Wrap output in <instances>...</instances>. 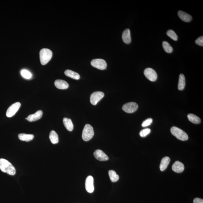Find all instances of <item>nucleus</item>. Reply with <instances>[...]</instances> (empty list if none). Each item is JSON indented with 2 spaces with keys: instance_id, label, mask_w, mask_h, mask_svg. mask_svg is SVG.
I'll list each match as a JSON object with an SVG mask.
<instances>
[{
  "instance_id": "4",
  "label": "nucleus",
  "mask_w": 203,
  "mask_h": 203,
  "mask_svg": "<svg viewBox=\"0 0 203 203\" xmlns=\"http://www.w3.org/2000/svg\"><path fill=\"white\" fill-rule=\"evenodd\" d=\"M94 135V130L92 126L89 124H86L84 128L82 133L83 140L85 141H89L92 138Z\"/></svg>"
},
{
  "instance_id": "25",
  "label": "nucleus",
  "mask_w": 203,
  "mask_h": 203,
  "mask_svg": "<svg viewBox=\"0 0 203 203\" xmlns=\"http://www.w3.org/2000/svg\"><path fill=\"white\" fill-rule=\"evenodd\" d=\"M162 47L165 52L167 53H171L173 52V49L170 44L166 41H164L162 44Z\"/></svg>"
},
{
  "instance_id": "28",
  "label": "nucleus",
  "mask_w": 203,
  "mask_h": 203,
  "mask_svg": "<svg viewBox=\"0 0 203 203\" xmlns=\"http://www.w3.org/2000/svg\"><path fill=\"white\" fill-rule=\"evenodd\" d=\"M151 130L149 128H146L140 132V135L142 138H144L150 133Z\"/></svg>"
},
{
  "instance_id": "18",
  "label": "nucleus",
  "mask_w": 203,
  "mask_h": 203,
  "mask_svg": "<svg viewBox=\"0 0 203 203\" xmlns=\"http://www.w3.org/2000/svg\"><path fill=\"white\" fill-rule=\"evenodd\" d=\"M18 138L21 141L28 142L33 139L34 135L32 134H26V133H20L18 135Z\"/></svg>"
},
{
  "instance_id": "16",
  "label": "nucleus",
  "mask_w": 203,
  "mask_h": 203,
  "mask_svg": "<svg viewBox=\"0 0 203 203\" xmlns=\"http://www.w3.org/2000/svg\"><path fill=\"white\" fill-rule=\"evenodd\" d=\"M55 85L57 88L60 89H66L69 87V84L66 81L61 80H56L55 82Z\"/></svg>"
},
{
  "instance_id": "13",
  "label": "nucleus",
  "mask_w": 203,
  "mask_h": 203,
  "mask_svg": "<svg viewBox=\"0 0 203 203\" xmlns=\"http://www.w3.org/2000/svg\"><path fill=\"white\" fill-rule=\"evenodd\" d=\"M172 169L174 172L177 173L182 172L184 170V164L179 161H176L173 164L172 166Z\"/></svg>"
},
{
  "instance_id": "2",
  "label": "nucleus",
  "mask_w": 203,
  "mask_h": 203,
  "mask_svg": "<svg viewBox=\"0 0 203 203\" xmlns=\"http://www.w3.org/2000/svg\"><path fill=\"white\" fill-rule=\"evenodd\" d=\"M52 51L50 49L46 48L41 49L40 52V58L41 65H46L52 58Z\"/></svg>"
},
{
  "instance_id": "17",
  "label": "nucleus",
  "mask_w": 203,
  "mask_h": 203,
  "mask_svg": "<svg viewBox=\"0 0 203 203\" xmlns=\"http://www.w3.org/2000/svg\"><path fill=\"white\" fill-rule=\"evenodd\" d=\"M171 159L168 157H164L161 161L160 166L161 171H164L167 169L170 163Z\"/></svg>"
},
{
  "instance_id": "14",
  "label": "nucleus",
  "mask_w": 203,
  "mask_h": 203,
  "mask_svg": "<svg viewBox=\"0 0 203 203\" xmlns=\"http://www.w3.org/2000/svg\"><path fill=\"white\" fill-rule=\"evenodd\" d=\"M178 13L179 17L183 21L186 22H189L192 19V17L191 15L182 11H179Z\"/></svg>"
},
{
  "instance_id": "23",
  "label": "nucleus",
  "mask_w": 203,
  "mask_h": 203,
  "mask_svg": "<svg viewBox=\"0 0 203 203\" xmlns=\"http://www.w3.org/2000/svg\"><path fill=\"white\" fill-rule=\"evenodd\" d=\"M187 117L188 119L192 123L196 124H198L201 123L200 118L196 115L193 114H189L188 115Z\"/></svg>"
},
{
  "instance_id": "12",
  "label": "nucleus",
  "mask_w": 203,
  "mask_h": 203,
  "mask_svg": "<svg viewBox=\"0 0 203 203\" xmlns=\"http://www.w3.org/2000/svg\"><path fill=\"white\" fill-rule=\"evenodd\" d=\"M42 115V111H38L34 114L29 115L27 118H26V119H27L30 122L36 121L41 118Z\"/></svg>"
},
{
  "instance_id": "3",
  "label": "nucleus",
  "mask_w": 203,
  "mask_h": 203,
  "mask_svg": "<svg viewBox=\"0 0 203 203\" xmlns=\"http://www.w3.org/2000/svg\"><path fill=\"white\" fill-rule=\"evenodd\" d=\"M172 134L178 139L181 141L188 140V135L186 132L179 128L175 127H172L171 130Z\"/></svg>"
},
{
  "instance_id": "27",
  "label": "nucleus",
  "mask_w": 203,
  "mask_h": 203,
  "mask_svg": "<svg viewBox=\"0 0 203 203\" xmlns=\"http://www.w3.org/2000/svg\"><path fill=\"white\" fill-rule=\"evenodd\" d=\"M21 74L23 78L27 79H30L31 78L32 76V75L31 72L25 69H23L21 71Z\"/></svg>"
},
{
  "instance_id": "9",
  "label": "nucleus",
  "mask_w": 203,
  "mask_h": 203,
  "mask_svg": "<svg viewBox=\"0 0 203 203\" xmlns=\"http://www.w3.org/2000/svg\"><path fill=\"white\" fill-rule=\"evenodd\" d=\"M104 96V93L101 91H96L93 93L90 96L91 103L93 105H96Z\"/></svg>"
},
{
  "instance_id": "31",
  "label": "nucleus",
  "mask_w": 203,
  "mask_h": 203,
  "mask_svg": "<svg viewBox=\"0 0 203 203\" xmlns=\"http://www.w3.org/2000/svg\"><path fill=\"white\" fill-rule=\"evenodd\" d=\"M193 203H203V200L199 198H195L194 199Z\"/></svg>"
},
{
  "instance_id": "7",
  "label": "nucleus",
  "mask_w": 203,
  "mask_h": 203,
  "mask_svg": "<svg viewBox=\"0 0 203 203\" xmlns=\"http://www.w3.org/2000/svg\"><path fill=\"white\" fill-rule=\"evenodd\" d=\"M144 74L146 78L151 81H156L158 77L156 72L151 68L146 69L144 70Z\"/></svg>"
},
{
  "instance_id": "5",
  "label": "nucleus",
  "mask_w": 203,
  "mask_h": 203,
  "mask_svg": "<svg viewBox=\"0 0 203 203\" xmlns=\"http://www.w3.org/2000/svg\"><path fill=\"white\" fill-rule=\"evenodd\" d=\"M91 64L92 66L99 70H105L107 67V64L105 60L102 59L93 60L91 61Z\"/></svg>"
},
{
  "instance_id": "26",
  "label": "nucleus",
  "mask_w": 203,
  "mask_h": 203,
  "mask_svg": "<svg viewBox=\"0 0 203 203\" xmlns=\"http://www.w3.org/2000/svg\"><path fill=\"white\" fill-rule=\"evenodd\" d=\"M167 35L172 39L176 41L178 39V36L176 33L172 30H169L167 32Z\"/></svg>"
},
{
  "instance_id": "15",
  "label": "nucleus",
  "mask_w": 203,
  "mask_h": 203,
  "mask_svg": "<svg viewBox=\"0 0 203 203\" xmlns=\"http://www.w3.org/2000/svg\"><path fill=\"white\" fill-rule=\"evenodd\" d=\"M122 38L124 42L127 44H129L131 43V32L129 29H126L124 31L122 34Z\"/></svg>"
},
{
  "instance_id": "29",
  "label": "nucleus",
  "mask_w": 203,
  "mask_h": 203,
  "mask_svg": "<svg viewBox=\"0 0 203 203\" xmlns=\"http://www.w3.org/2000/svg\"><path fill=\"white\" fill-rule=\"evenodd\" d=\"M152 122L153 120L152 118H147L143 122L142 124V127H148V126L151 125V123H152Z\"/></svg>"
},
{
  "instance_id": "1",
  "label": "nucleus",
  "mask_w": 203,
  "mask_h": 203,
  "mask_svg": "<svg viewBox=\"0 0 203 203\" xmlns=\"http://www.w3.org/2000/svg\"><path fill=\"white\" fill-rule=\"evenodd\" d=\"M0 170L3 172L12 176L15 175L16 173L15 168L12 164L3 158L0 159Z\"/></svg>"
},
{
  "instance_id": "6",
  "label": "nucleus",
  "mask_w": 203,
  "mask_h": 203,
  "mask_svg": "<svg viewBox=\"0 0 203 203\" xmlns=\"http://www.w3.org/2000/svg\"><path fill=\"white\" fill-rule=\"evenodd\" d=\"M138 104L137 103L130 102L124 104L122 107V109L126 113H132L138 110Z\"/></svg>"
},
{
  "instance_id": "8",
  "label": "nucleus",
  "mask_w": 203,
  "mask_h": 203,
  "mask_svg": "<svg viewBox=\"0 0 203 203\" xmlns=\"http://www.w3.org/2000/svg\"><path fill=\"white\" fill-rule=\"evenodd\" d=\"M21 104L19 102L12 104L9 107L7 111L6 115L8 118L14 116L21 107Z\"/></svg>"
},
{
  "instance_id": "21",
  "label": "nucleus",
  "mask_w": 203,
  "mask_h": 203,
  "mask_svg": "<svg viewBox=\"0 0 203 203\" xmlns=\"http://www.w3.org/2000/svg\"><path fill=\"white\" fill-rule=\"evenodd\" d=\"M66 76L76 80H79L80 78V75L78 73L70 70H67L65 71Z\"/></svg>"
},
{
  "instance_id": "10",
  "label": "nucleus",
  "mask_w": 203,
  "mask_h": 203,
  "mask_svg": "<svg viewBox=\"0 0 203 203\" xmlns=\"http://www.w3.org/2000/svg\"><path fill=\"white\" fill-rule=\"evenodd\" d=\"M94 179L91 176H89L86 179L85 186L88 192L92 193L94 191Z\"/></svg>"
},
{
  "instance_id": "19",
  "label": "nucleus",
  "mask_w": 203,
  "mask_h": 203,
  "mask_svg": "<svg viewBox=\"0 0 203 203\" xmlns=\"http://www.w3.org/2000/svg\"><path fill=\"white\" fill-rule=\"evenodd\" d=\"M63 122L64 125L68 131H72L74 129V125L72 120L70 119L67 118H64L63 119Z\"/></svg>"
},
{
  "instance_id": "22",
  "label": "nucleus",
  "mask_w": 203,
  "mask_h": 203,
  "mask_svg": "<svg viewBox=\"0 0 203 203\" xmlns=\"http://www.w3.org/2000/svg\"><path fill=\"white\" fill-rule=\"evenodd\" d=\"M49 139L51 143L53 144L57 143L59 142V138L57 133L54 131L51 132L49 134Z\"/></svg>"
},
{
  "instance_id": "20",
  "label": "nucleus",
  "mask_w": 203,
  "mask_h": 203,
  "mask_svg": "<svg viewBox=\"0 0 203 203\" xmlns=\"http://www.w3.org/2000/svg\"><path fill=\"white\" fill-rule=\"evenodd\" d=\"M186 86V79L184 75L181 74L179 76L178 89L179 90H183Z\"/></svg>"
},
{
  "instance_id": "11",
  "label": "nucleus",
  "mask_w": 203,
  "mask_h": 203,
  "mask_svg": "<svg viewBox=\"0 0 203 203\" xmlns=\"http://www.w3.org/2000/svg\"><path fill=\"white\" fill-rule=\"evenodd\" d=\"M95 158L100 161H105L109 160V157L105 153L99 149L96 150L94 153Z\"/></svg>"
},
{
  "instance_id": "30",
  "label": "nucleus",
  "mask_w": 203,
  "mask_h": 203,
  "mask_svg": "<svg viewBox=\"0 0 203 203\" xmlns=\"http://www.w3.org/2000/svg\"><path fill=\"white\" fill-rule=\"evenodd\" d=\"M195 42L197 45L201 46H203V36H201L195 40Z\"/></svg>"
},
{
  "instance_id": "24",
  "label": "nucleus",
  "mask_w": 203,
  "mask_h": 203,
  "mask_svg": "<svg viewBox=\"0 0 203 203\" xmlns=\"http://www.w3.org/2000/svg\"><path fill=\"white\" fill-rule=\"evenodd\" d=\"M109 178L112 182H116L118 181L119 179V176L117 174L116 172L113 170H110L109 172Z\"/></svg>"
}]
</instances>
